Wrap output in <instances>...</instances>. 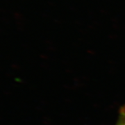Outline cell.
<instances>
[{
	"label": "cell",
	"instance_id": "obj_1",
	"mask_svg": "<svg viewBox=\"0 0 125 125\" xmlns=\"http://www.w3.org/2000/svg\"><path fill=\"white\" fill-rule=\"evenodd\" d=\"M117 125H125V115H124V116L121 118Z\"/></svg>",
	"mask_w": 125,
	"mask_h": 125
}]
</instances>
